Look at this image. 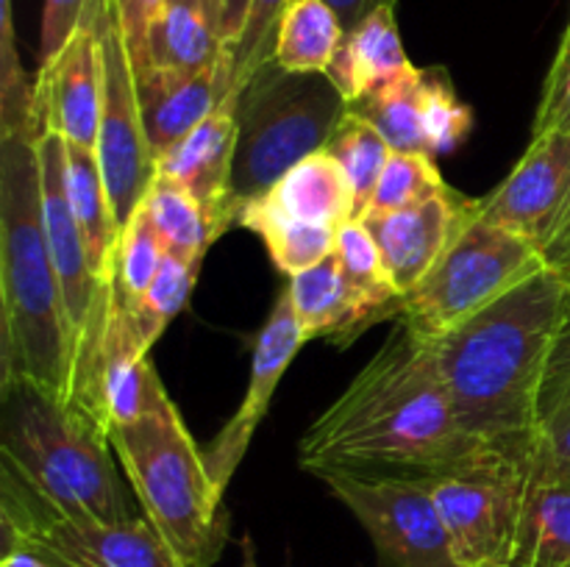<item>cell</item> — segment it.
<instances>
[{"label":"cell","mask_w":570,"mask_h":567,"mask_svg":"<svg viewBox=\"0 0 570 567\" xmlns=\"http://www.w3.org/2000/svg\"><path fill=\"white\" fill-rule=\"evenodd\" d=\"M570 281L546 267L438 342L440 370L468 437H532L543 372Z\"/></svg>","instance_id":"3"},{"label":"cell","mask_w":570,"mask_h":567,"mask_svg":"<svg viewBox=\"0 0 570 567\" xmlns=\"http://www.w3.org/2000/svg\"><path fill=\"white\" fill-rule=\"evenodd\" d=\"M250 6H254V0H204L206 17H209L223 48L237 50L245 22H248Z\"/></svg>","instance_id":"40"},{"label":"cell","mask_w":570,"mask_h":567,"mask_svg":"<svg viewBox=\"0 0 570 567\" xmlns=\"http://www.w3.org/2000/svg\"><path fill=\"white\" fill-rule=\"evenodd\" d=\"M134 81H137L145 139H148L154 159L159 161L232 92L234 50H226L223 59L209 70L170 72L150 67V70L134 76Z\"/></svg>","instance_id":"17"},{"label":"cell","mask_w":570,"mask_h":567,"mask_svg":"<svg viewBox=\"0 0 570 567\" xmlns=\"http://www.w3.org/2000/svg\"><path fill=\"white\" fill-rule=\"evenodd\" d=\"M98 6L89 9L78 31L48 64H39L33 81L42 128L59 133L65 142L98 150L100 106H104V50H100Z\"/></svg>","instance_id":"13"},{"label":"cell","mask_w":570,"mask_h":567,"mask_svg":"<svg viewBox=\"0 0 570 567\" xmlns=\"http://www.w3.org/2000/svg\"><path fill=\"white\" fill-rule=\"evenodd\" d=\"M568 26H570V22H568Z\"/></svg>","instance_id":"46"},{"label":"cell","mask_w":570,"mask_h":567,"mask_svg":"<svg viewBox=\"0 0 570 567\" xmlns=\"http://www.w3.org/2000/svg\"><path fill=\"white\" fill-rule=\"evenodd\" d=\"M423 122H426V153L432 159L456 150L471 133V106L456 98L445 70H423Z\"/></svg>","instance_id":"34"},{"label":"cell","mask_w":570,"mask_h":567,"mask_svg":"<svg viewBox=\"0 0 570 567\" xmlns=\"http://www.w3.org/2000/svg\"><path fill=\"white\" fill-rule=\"evenodd\" d=\"M167 259V245L161 242L159 231L154 228L150 217L139 206L128 226L120 233L117 248V292L126 304H137L161 270Z\"/></svg>","instance_id":"33"},{"label":"cell","mask_w":570,"mask_h":567,"mask_svg":"<svg viewBox=\"0 0 570 567\" xmlns=\"http://www.w3.org/2000/svg\"><path fill=\"white\" fill-rule=\"evenodd\" d=\"M326 150L340 161V167L348 176L351 189H354L356 217H362L367 211V206H371L379 181H382L384 167H387L390 156H393V148H390L387 139L379 133V128L373 122H367L365 117L348 109L343 115V120H340V126L334 128Z\"/></svg>","instance_id":"30"},{"label":"cell","mask_w":570,"mask_h":567,"mask_svg":"<svg viewBox=\"0 0 570 567\" xmlns=\"http://www.w3.org/2000/svg\"><path fill=\"white\" fill-rule=\"evenodd\" d=\"M546 267L538 245L476 211L426 278L404 295L399 320L440 339Z\"/></svg>","instance_id":"8"},{"label":"cell","mask_w":570,"mask_h":567,"mask_svg":"<svg viewBox=\"0 0 570 567\" xmlns=\"http://www.w3.org/2000/svg\"><path fill=\"white\" fill-rule=\"evenodd\" d=\"M0 567H50V565L42 559V556L33 554V550L22 548V545H6Z\"/></svg>","instance_id":"43"},{"label":"cell","mask_w":570,"mask_h":567,"mask_svg":"<svg viewBox=\"0 0 570 567\" xmlns=\"http://www.w3.org/2000/svg\"><path fill=\"white\" fill-rule=\"evenodd\" d=\"M417 67L406 56L401 42L395 3L373 9L354 31L345 33L326 78L340 89L345 103H356L365 94L415 76Z\"/></svg>","instance_id":"19"},{"label":"cell","mask_w":570,"mask_h":567,"mask_svg":"<svg viewBox=\"0 0 570 567\" xmlns=\"http://www.w3.org/2000/svg\"><path fill=\"white\" fill-rule=\"evenodd\" d=\"M0 523L3 548L22 545L50 567H187L148 517H128L120 523L67 517L3 465Z\"/></svg>","instance_id":"9"},{"label":"cell","mask_w":570,"mask_h":567,"mask_svg":"<svg viewBox=\"0 0 570 567\" xmlns=\"http://www.w3.org/2000/svg\"><path fill=\"white\" fill-rule=\"evenodd\" d=\"M109 442L145 517L187 567H215L228 539L223 495L212 484L204 450L167 398L148 417L111 426Z\"/></svg>","instance_id":"5"},{"label":"cell","mask_w":570,"mask_h":567,"mask_svg":"<svg viewBox=\"0 0 570 567\" xmlns=\"http://www.w3.org/2000/svg\"><path fill=\"white\" fill-rule=\"evenodd\" d=\"M476 211L479 200L465 198L449 187L410 209L365 215L360 220L376 239L384 267L399 292L406 295L426 278Z\"/></svg>","instance_id":"15"},{"label":"cell","mask_w":570,"mask_h":567,"mask_svg":"<svg viewBox=\"0 0 570 567\" xmlns=\"http://www.w3.org/2000/svg\"><path fill=\"white\" fill-rule=\"evenodd\" d=\"M237 226L254 231L265 242L273 265L289 278L328 259L334 253V242H337V228L284 217L262 203L259 198L239 206L237 217H234V228Z\"/></svg>","instance_id":"26"},{"label":"cell","mask_w":570,"mask_h":567,"mask_svg":"<svg viewBox=\"0 0 570 567\" xmlns=\"http://www.w3.org/2000/svg\"><path fill=\"white\" fill-rule=\"evenodd\" d=\"M193 3H204V0H193Z\"/></svg>","instance_id":"45"},{"label":"cell","mask_w":570,"mask_h":567,"mask_svg":"<svg viewBox=\"0 0 570 567\" xmlns=\"http://www.w3.org/2000/svg\"><path fill=\"white\" fill-rule=\"evenodd\" d=\"M239 92L232 89L200 126L156 161V172L187 189L209 217L215 237L234 228L232 176L239 139Z\"/></svg>","instance_id":"16"},{"label":"cell","mask_w":570,"mask_h":567,"mask_svg":"<svg viewBox=\"0 0 570 567\" xmlns=\"http://www.w3.org/2000/svg\"><path fill=\"white\" fill-rule=\"evenodd\" d=\"M445 189H449V183L443 181L432 156L393 150L365 215L410 209V206L423 203V200L434 198V195L445 192Z\"/></svg>","instance_id":"32"},{"label":"cell","mask_w":570,"mask_h":567,"mask_svg":"<svg viewBox=\"0 0 570 567\" xmlns=\"http://www.w3.org/2000/svg\"><path fill=\"white\" fill-rule=\"evenodd\" d=\"M198 261H187L167 253L165 265L156 272L142 298L137 304H126L134 317V326H137L139 337L148 348H154L156 339L165 334V328L184 311L195 289V281H198Z\"/></svg>","instance_id":"31"},{"label":"cell","mask_w":570,"mask_h":567,"mask_svg":"<svg viewBox=\"0 0 570 567\" xmlns=\"http://www.w3.org/2000/svg\"><path fill=\"white\" fill-rule=\"evenodd\" d=\"M239 567H259V559H256V545L248 534L239 539Z\"/></svg>","instance_id":"44"},{"label":"cell","mask_w":570,"mask_h":567,"mask_svg":"<svg viewBox=\"0 0 570 567\" xmlns=\"http://www.w3.org/2000/svg\"><path fill=\"white\" fill-rule=\"evenodd\" d=\"M33 83L0 9V387L26 381L70 400V334L42 220Z\"/></svg>","instance_id":"1"},{"label":"cell","mask_w":570,"mask_h":567,"mask_svg":"<svg viewBox=\"0 0 570 567\" xmlns=\"http://www.w3.org/2000/svg\"><path fill=\"white\" fill-rule=\"evenodd\" d=\"M334 256H337L340 267H343L345 278L351 287L384 317L393 320L401 317L404 309V295L390 278L387 267H384L382 250H379L376 239L367 231L365 222L360 217L343 222L337 228V242H334Z\"/></svg>","instance_id":"29"},{"label":"cell","mask_w":570,"mask_h":567,"mask_svg":"<svg viewBox=\"0 0 570 567\" xmlns=\"http://www.w3.org/2000/svg\"><path fill=\"white\" fill-rule=\"evenodd\" d=\"M515 567H570V478H529Z\"/></svg>","instance_id":"25"},{"label":"cell","mask_w":570,"mask_h":567,"mask_svg":"<svg viewBox=\"0 0 570 567\" xmlns=\"http://www.w3.org/2000/svg\"><path fill=\"white\" fill-rule=\"evenodd\" d=\"M438 504L460 567H515L532 478V437L482 439L421 476Z\"/></svg>","instance_id":"7"},{"label":"cell","mask_w":570,"mask_h":567,"mask_svg":"<svg viewBox=\"0 0 570 567\" xmlns=\"http://www.w3.org/2000/svg\"><path fill=\"white\" fill-rule=\"evenodd\" d=\"M532 476L570 478V395L534 428Z\"/></svg>","instance_id":"35"},{"label":"cell","mask_w":570,"mask_h":567,"mask_svg":"<svg viewBox=\"0 0 570 567\" xmlns=\"http://www.w3.org/2000/svg\"><path fill=\"white\" fill-rule=\"evenodd\" d=\"M0 465L45 504L78 520L120 523L128 511L109 434L67 400L17 381L0 387Z\"/></svg>","instance_id":"4"},{"label":"cell","mask_w":570,"mask_h":567,"mask_svg":"<svg viewBox=\"0 0 570 567\" xmlns=\"http://www.w3.org/2000/svg\"><path fill=\"white\" fill-rule=\"evenodd\" d=\"M259 200L278 215L315 226L340 228L356 217L348 176L326 148L298 161L282 181L259 195Z\"/></svg>","instance_id":"21"},{"label":"cell","mask_w":570,"mask_h":567,"mask_svg":"<svg viewBox=\"0 0 570 567\" xmlns=\"http://www.w3.org/2000/svg\"><path fill=\"white\" fill-rule=\"evenodd\" d=\"M117 14H120L122 37H126L128 56H131L134 76L150 70V53H148V37L154 22L165 11L167 0H115Z\"/></svg>","instance_id":"37"},{"label":"cell","mask_w":570,"mask_h":567,"mask_svg":"<svg viewBox=\"0 0 570 567\" xmlns=\"http://www.w3.org/2000/svg\"><path fill=\"white\" fill-rule=\"evenodd\" d=\"M568 195L570 133H534L510 176L479 198V215L546 250Z\"/></svg>","instance_id":"14"},{"label":"cell","mask_w":570,"mask_h":567,"mask_svg":"<svg viewBox=\"0 0 570 567\" xmlns=\"http://www.w3.org/2000/svg\"><path fill=\"white\" fill-rule=\"evenodd\" d=\"M570 395V300L566 317L560 322V331H557L554 348H551L549 365L543 372V387H540V400H538V422L549 415L551 409L562 404Z\"/></svg>","instance_id":"39"},{"label":"cell","mask_w":570,"mask_h":567,"mask_svg":"<svg viewBox=\"0 0 570 567\" xmlns=\"http://www.w3.org/2000/svg\"><path fill=\"white\" fill-rule=\"evenodd\" d=\"M95 0H45L42 33H39V64L59 56L67 39L78 31Z\"/></svg>","instance_id":"38"},{"label":"cell","mask_w":570,"mask_h":567,"mask_svg":"<svg viewBox=\"0 0 570 567\" xmlns=\"http://www.w3.org/2000/svg\"><path fill=\"white\" fill-rule=\"evenodd\" d=\"M348 103L326 76H301L267 61L239 92V139L232 211L282 181L298 161L328 145Z\"/></svg>","instance_id":"6"},{"label":"cell","mask_w":570,"mask_h":567,"mask_svg":"<svg viewBox=\"0 0 570 567\" xmlns=\"http://www.w3.org/2000/svg\"><path fill=\"white\" fill-rule=\"evenodd\" d=\"M287 289L306 339H328L337 348H348L373 322L384 320L351 287L334 253L321 265L289 278Z\"/></svg>","instance_id":"20"},{"label":"cell","mask_w":570,"mask_h":567,"mask_svg":"<svg viewBox=\"0 0 570 567\" xmlns=\"http://www.w3.org/2000/svg\"><path fill=\"white\" fill-rule=\"evenodd\" d=\"M543 259L551 270H557L562 278H568L570 281V195H568V203H566V209H562L560 220H557L554 233H551L549 245H546Z\"/></svg>","instance_id":"41"},{"label":"cell","mask_w":570,"mask_h":567,"mask_svg":"<svg viewBox=\"0 0 570 567\" xmlns=\"http://www.w3.org/2000/svg\"><path fill=\"white\" fill-rule=\"evenodd\" d=\"M345 33L343 20L326 0H289L278 20L273 59L287 72L326 76Z\"/></svg>","instance_id":"23"},{"label":"cell","mask_w":570,"mask_h":567,"mask_svg":"<svg viewBox=\"0 0 570 567\" xmlns=\"http://www.w3.org/2000/svg\"><path fill=\"white\" fill-rule=\"evenodd\" d=\"M139 206L159 231L161 242L167 245V253L178 256V259L198 261V265L204 261L206 250L217 237L204 206L187 189L156 172L154 183H150Z\"/></svg>","instance_id":"27"},{"label":"cell","mask_w":570,"mask_h":567,"mask_svg":"<svg viewBox=\"0 0 570 567\" xmlns=\"http://www.w3.org/2000/svg\"><path fill=\"white\" fill-rule=\"evenodd\" d=\"M379 128L387 145L401 153H426V122H423V70L404 81L387 83L348 106ZM429 156V153H426Z\"/></svg>","instance_id":"28"},{"label":"cell","mask_w":570,"mask_h":567,"mask_svg":"<svg viewBox=\"0 0 570 567\" xmlns=\"http://www.w3.org/2000/svg\"><path fill=\"white\" fill-rule=\"evenodd\" d=\"M228 48L217 39L204 3L167 0L148 37L150 67L170 72H200L215 67Z\"/></svg>","instance_id":"24"},{"label":"cell","mask_w":570,"mask_h":567,"mask_svg":"<svg viewBox=\"0 0 570 567\" xmlns=\"http://www.w3.org/2000/svg\"><path fill=\"white\" fill-rule=\"evenodd\" d=\"M328 493L360 520L393 567H460L423 478L328 472Z\"/></svg>","instance_id":"10"},{"label":"cell","mask_w":570,"mask_h":567,"mask_svg":"<svg viewBox=\"0 0 570 567\" xmlns=\"http://www.w3.org/2000/svg\"><path fill=\"white\" fill-rule=\"evenodd\" d=\"M471 445L476 439L456 420L438 342L399 320L382 350L304 434L298 465L317 478L387 470L429 476L460 459Z\"/></svg>","instance_id":"2"},{"label":"cell","mask_w":570,"mask_h":567,"mask_svg":"<svg viewBox=\"0 0 570 567\" xmlns=\"http://www.w3.org/2000/svg\"><path fill=\"white\" fill-rule=\"evenodd\" d=\"M534 133H570V26L566 28V37L554 56V64L546 76L532 137Z\"/></svg>","instance_id":"36"},{"label":"cell","mask_w":570,"mask_h":567,"mask_svg":"<svg viewBox=\"0 0 570 567\" xmlns=\"http://www.w3.org/2000/svg\"><path fill=\"white\" fill-rule=\"evenodd\" d=\"M304 342V328H301L298 317H295L289 289L284 287L278 292L276 304H273L271 317H267L259 337H256L248 392H245L243 404L234 411L232 420L220 428V434L204 450L206 470H209L212 484H215L220 495H226L234 472L243 465L245 454L250 448V439H254L256 428L262 426L267 409H271L273 392H276L278 381L287 372V367L293 365L295 354H298Z\"/></svg>","instance_id":"12"},{"label":"cell","mask_w":570,"mask_h":567,"mask_svg":"<svg viewBox=\"0 0 570 567\" xmlns=\"http://www.w3.org/2000/svg\"><path fill=\"white\" fill-rule=\"evenodd\" d=\"M65 187L70 195L72 215L89 248L95 276L104 284L117 281V248L120 226L115 220L109 189L100 170L98 150H83L67 142L65 148Z\"/></svg>","instance_id":"22"},{"label":"cell","mask_w":570,"mask_h":567,"mask_svg":"<svg viewBox=\"0 0 570 567\" xmlns=\"http://www.w3.org/2000/svg\"><path fill=\"white\" fill-rule=\"evenodd\" d=\"M148 354L150 348L139 337L131 311L115 287L104 365H100V395H104L109 428L142 420L170 398Z\"/></svg>","instance_id":"18"},{"label":"cell","mask_w":570,"mask_h":567,"mask_svg":"<svg viewBox=\"0 0 570 567\" xmlns=\"http://www.w3.org/2000/svg\"><path fill=\"white\" fill-rule=\"evenodd\" d=\"M326 3L337 11L345 31H354L373 9H379L382 3H395V0H326Z\"/></svg>","instance_id":"42"},{"label":"cell","mask_w":570,"mask_h":567,"mask_svg":"<svg viewBox=\"0 0 570 567\" xmlns=\"http://www.w3.org/2000/svg\"><path fill=\"white\" fill-rule=\"evenodd\" d=\"M100 50H104V106H100L98 161L109 189L117 226H128L134 211L145 200L156 176V159L148 148L139 115L137 81H134L131 56L122 37L120 14L115 0L98 6Z\"/></svg>","instance_id":"11"}]
</instances>
